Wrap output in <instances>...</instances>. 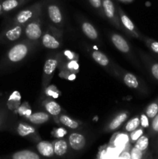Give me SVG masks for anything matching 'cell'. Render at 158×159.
Listing matches in <instances>:
<instances>
[{
  "instance_id": "cb8c5ba5",
  "label": "cell",
  "mask_w": 158,
  "mask_h": 159,
  "mask_svg": "<svg viewBox=\"0 0 158 159\" xmlns=\"http://www.w3.org/2000/svg\"><path fill=\"white\" fill-rule=\"evenodd\" d=\"M129 141V137L128 135L125 134H119L116 136V139L114 141V144L116 146V148L119 150H122V148H125L126 144Z\"/></svg>"
},
{
  "instance_id": "4fadbf2b",
  "label": "cell",
  "mask_w": 158,
  "mask_h": 159,
  "mask_svg": "<svg viewBox=\"0 0 158 159\" xmlns=\"http://www.w3.org/2000/svg\"><path fill=\"white\" fill-rule=\"evenodd\" d=\"M37 150L45 157H50L54 155V146L48 141H41L37 144Z\"/></svg>"
},
{
  "instance_id": "f35d334b",
  "label": "cell",
  "mask_w": 158,
  "mask_h": 159,
  "mask_svg": "<svg viewBox=\"0 0 158 159\" xmlns=\"http://www.w3.org/2000/svg\"><path fill=\"white\" fill-rule=\"evenodd\" d=\"M3 12L2 11V4H1V2H0V15Z\"/></svg>"
},
{
  "instance_id": "836d02e7",
  "label": "cell",
  "mask_w": 158,
  "mask_h": 159,
  "mask_svg": "<svg viewBox=\"0 0 158 159\" xmlns=\"http://www.w3.org/2000/svg\"><path fill=\"white\" fill-rule=\"evenodd\" d=\"M151 129L155 133H158V113L154 118L152 119Z\"/></svg>"
},
{
  "instance_id": "e0dca14e",
  "label": "cell",
  "mask_w": 158,
  "mask_h": 159,
  "mask_svg": "<svg viewBox=\"0 0 158 159\" xmlns=\"http://www.w3.org/2000/svg\"><path fill=\"white\" fill-rule=\"evenodd\" d=\"M12 159H40L37 154L31 152V151L24 150L17 152L14 153L12 156Z\"/></svg>"
},
{
  "instance_id": "5b68a950",
  "label": "cell",
  "mask_w": 158,
  "mask_h": 159,
  "mask_svg": "<svg viewBox=\"0 0 158 159\" xmlns=\"http://www.w3.org/2000/svg\"><path fill=\"white\" fill-rule=\"evenodd\" d=\"M24 33L27 39L31 41L39 40L42 36V30L38 19L28 23L25 28Z\"/></svg>"
},
{
  "instance_id": "d590c367",
  "label": "cell",
  "mask_w": 158,
  "mask_h": 159,
  "mask_svg": "<svg viewBox=\"0 0 158 159\" xmlns=\"http://www.w3.org/2000/svg\"><path fill=\"white\" fill-rule=\"evenodd\" d=\"M121 157L123 158L124 159H131V156H130V155L128 152H123V153H122Z\"/></svg>"
},
{
  "instance_id": "8fae6325",
  "label": "cell",
  "mask_w": 158,
  "mask_h": 159,
  "mask_svg": "<svg viewBox=\"0 0 158 159\" xmlns=\"http://www.w3.org/2000/svg\"><path fill=\"white\" fill-rule=\"evenodd\" d=\"M30 0H3L1 2L3 12H9L23 6Z\"/></svg>"
},
{
  "instance_id": "ba28073f",
  "label": "cell",
  "mask_w": 158,
  "mask_h": 159,
  "mask_svg": "<svg viewBox=\"0 0 158 159\" xmlns=\"http://www.w3.org/2000/svg\"><path fill=\"white\" fill-rule=\"evenodd\" d=\"M47 12L51 21L56 24H60L63 20L61 10L55 3H50L47 6Z\"/></svg>"
},
{
  "instance_id": "7a4b0ae2",
  "label": "cell",
  "mask_w": 158,
  "mask_h": 159,
  "mask_svg": "<svg viewBox=\"0 0 158 159\" xmlns=\"http://www.w3.org/2000/svg\"><path fill=\"white\" fill-rule=\"evenodd\" d=\"M30 46L28 43H15L8 51L6 56V62L9 64H15L21 61L27 56Z\"/></svg>"
},
{
  "instance_id": "ffe728a7",
  "label": "cell",
  "mask_w": 158,
  "mask_h": 159,
  "mask_svg": "<svg viewBox=\"0 0 158 159\" xmlns=\"http://www.w3.org/2000/svg\"><path fill=\"white\" fill-rule=\"evenodd\" d=\"M45 109L52 116H58L61 112V107L54 101H49L45 104Z\"/></svg>"
},
{
  "instance_id": "484cf974",
  "label": "cell",
  "mask_w": 158,
  "mask_h": 159,
  "mask_svg": "<svg viewBox=\"0 0 158 159\" xmlns=\"http://www.w3.org/2000/svg\"><path fill=\"white\" fill-rule=\"evenodd\" d=\"M139 126H140V118L136 116L127 122V124H125V130L127 132H132L138 129Z\"/></svg>"
},
{
  "instance_id": "8d00e7d4",
  "label": "cell",
  "mask_w": 158,
  "mask_h": 159,
  "mask_svg": "<svg viewBox=\"0 0 158 159\" xmlns=\"http://www.w3.org/2000/svg\"><path fill=\"white\" fill-rule=\"evenodd\" d=\"M3 122H4V116L2 113H0V129H1L2 126Z\"/></svg>"
},
{
  "instance_id": "44dd1931",
  "label": "cell",
  "mask_w": 158,
  "mask_h": 159,
  "mask_svg": "<svg viewBox=\"0 0 158 159\" xmlns=\"http://www.w3.org/2000/svg\"><path fill=\"white\" fill-rule=\"evenodd\" d=\"M123 82L129 88L137 89L139 87V82L138 79L132 73H126L123 76Z\"/></svg>"
},
{
  "instance_id": "9a60e30c",
  "label": "cell",
  "mask_w": 158,
  "mask_h": 159,
  "mask_svg": "<svg viewBox=\"0 0 158 159\" xmlns=\"http://www.w3.org/2000/svg\"><path fill=\"white\" fill-rule=\"evenodd\" d=\"M81 29L85 35L91 40H96L98 38V32L95 28L88 22H84L82 23Z\"/></svg>"
},
{
  "instance_id": "f1b7e54d",
  "label": "cell",
  "mask_w": 158,
  "mask_h": 159,
  "mask_svg": "<svg viewBox=\"0 0 158 159\" xmlns=\"http://www.w3.org/2000/svg\"><path fill=\"white\" fill-rule=\"evenodd\" d=\"M145 42L146 44L148 46V48H150L153 52L158 54V41L153 40H152V39L145 38Z\"/></svg>"
},
{
  "instance_id": "9c48e42d",
  "label": "cell",
  "mask_w": 158,
  "mask_h": 159,
  "mask_svg": "<svg viewBox=\"0 0 158 159\" xmlns=\"http://www.w3.org/2000/svg\"><path fill=\"white\" fill-rule=\"evenodd\" d=\"M111 40L112 43L114 44V46L119 51H121L122 53H125V54H127V53L129 52V45L128 44L126 40L122 36L117 34H113L111 37Z\"/></svg>"
},
{
  "instance_id": "ac0fdd59",
  "label": "cell",
  "mask_w": 158,
  "mask_h": 159,
  "mask_svg": "<svg viewBox=\"0 0 158 159\" xmlns=\"http://www.w3.org/2000/svg\"><path fill=\"white\" fill-rule=\"evenodd\" d=\"M93 59L101 66L106 67L109 65V60L105 54L99 51H94L91 53Z\"/></svg>"
},
{
  "instance_id": "7c38bea8",
  "label": "cell",
  "mask_w": 158,
  "mask_h": 159,
  "mask_svg": "<svg viewBox=\"0 0 158 159\" xmlns=\"http://www.w3.org/2000/svg\"><path fill=\"white\" fill-rule=\"evenodd\" d=\"M42 43L48 49H57L60 46V42L54 36L48 33L45 34L42 37Z\"/></svg>"
},
{
  "instance_id": "52a82bcc",
  "label": "cell",
  "mask_w": 158,
  "mask_h": 159,
  "mask_svg": "<svg viewBox=\"0 0 158 159\" xmlns=\"http://www.w3.org/2000/svg\"><path fill=\"white\" fill-rule=\"evenodd\" d=\"M58 65V61L55 57L48 58L43 66V84L49 83Z\"/></svg>"
},
{
  "instance_id": "d6986e66",
  "label": "cell",
  "mask_w": 158,
  "mask_h": 159,
  "mask_svg": "<svg viewBox=\"0 0 158 159\" xmlns=\"http://www.w3.org/2000/svg\"><path fill=\"white\" fill-rule=\"evenodd\" d=\"M36 130L33 127L28 124L20 123L17 127V133L21 137H26L29 134L35 133Z\"/></svg>"
},
{
  "instance_id": "f546056e",
  "label": "cell",
  "mask_w": 158,
  "mask_h": 159,
  "mask_svg": "<svg viewBox=\"0 0 158 159\" xmlns=\"http://www.w3.org/2000/svg\"><path fill=\"white\" fill-rule=\"evenodd\" d=\"M150 69L152 75L156 80L158 81V63L157 62H151L150 63Z\"/></svg>"
},
{
  "instance_id": "1f68e13d",
  "label": "cell",
  "mask_w": 158,
  "mask_h": 159,
  "mask_svg": "<svg viewBox=\"0 0 158 159\" xmlns=\"http://www.w3.org/2000/svg\"><path fill=\"white\" fill-rule=\"evenodd\" d=\"M142 151H140L139 149H138L137 148L134 147L131 151V159H141L142 158Z\"/></svg>"
},
{
  "instance_id": "4316f807",
  "label": "cell",
  "mask_w": 158,
  "mask_h": 159,
  "mask_svg": "<svg viewBox=\"0 0 158 159\" xmlns=\"http://www.w3.org/2000/svg\"><path fill=\"white\" fill-rule=\"evenodd\" d=\"M148 145H149V138H147V137L142 135V136H141L140 138L136 141L135 147L137 148L138 149H139V150L143 152V151H145L146 149L148 148Z\"/></svg>"
},
{
  "instance_id": "277c9868",
  "label": "cell",
  "mask_w": 158,
  "mask_h": 159,
  "mask_svg": "<svg viewBox=\"0 0 158 159\" xmlns=\"http://www.w3.org/2000/svg\"><path fill=\"white\" fill-rule=\"evenodd\" d=\"M23 33V26L21 25H12L11 27L5 30L0 34V42L9 43L13 42L20 39Z\"/></svg>"
},
{
  "instance_id": "6da1fadb",
  "label": "cell",
  "mask_w": 158,
  "mask_h": 159,
  "mask_svg": "<svg viewBox=\"0 0 158 159\" xmlns=\"http://www.w3.org/2000/svg\"><path fill=\"white\" fill-rule=\"evenodd\" d=\"M42 4L41 2H36L32 6L20 11L14 17L12 25H21L24 26L27 23L37 20L41 14L42 11Z\"/></svg>"
},
{
  "instance_id": "d4e9b609",
  "label": "cell",
  "mask_w": 158,
  "mask_h": 159,
  "mask_svg": "<svg viewBox=\"0 0 158 159\" xmlns=\"http://www.w3.org/2000/svg\"><path fill=\"white\" fill-rule=\"evenodd\" d=\"M158 113V99L152 102L148 107H147L145 111V114L148 116L149 119H153Z\"/></svg>"
},
{
  "instance_id": "e575fe53",
  "label": "cell",
  "mask_w": 158,
  "mask_h": 159,
  "mask_svg": "<svg viewBox=\"0 0 158 159\" xmlns=\"http://www.w3.org/2000/svg\"><path fill=\"white\" fill-rule=\"evenodd\" d=\"M67 134V131L63 128H58L55 131V134L57 138H61V137L64 136Z\"/></svg>"
},
{
  "instance_id": "603a6c76",
  "label": "cell",
  "mask_w": 158,
  "mask_h": 159,
  "mask_svg": "<svg viewBox=\"0 0 158 159\" xmlns=\"http://www.w3.org/2000/svg\"><path fill=\"white\" fill-rule=\"evenodd\" d=\"M59 121H60V124L71 129H76L79 127L78 122L72 120L67 115H60L59 116Z\"/></svg>"
},
{
  "instance_id": "7402d4cb",
  "label": "cell",
  "mask_w": 158,
  "mask_h": 159,
  "mask_svg": "<svg viewBox=\"0 0 158 159\" xmlns=\"http://www.w3.org/2000/svg\"><path fill=\"white\" fill-rule=\"evenodd\" d=\"M54 153L58 156L64 155L68 150V144L64 140H58L54 143Z\"/></svg>"
},
{
  "instance_id": "ab89813d",
  "label": "cell",
  "mask_w": 158,
  "mask_h": 159,
  "mask_svg": "<svg viewBox=\"0 0 158 159\" xmlns=\"http://www.w3.org/2000/svg\"><path fill=\"white\" fill-rule=\"evenodd\" d=\"M117 159H124V158H122V157L120 156V157H119V158H118Z\"/></svg>"
},
{
  "instance_id": "74e56055",
  "label": "cell",
  "mask_w": 158,
  "mask_h": 159,
  "mask_svg": "<svg viewBox=\"0 0 158 159\" xmlns=\"http://www.w3.org/2000/svg\"><path fill=\"white\" fill-rule=\"evenodd\" d=\"M119 1L122 2H131L133 0H119Z\"/></svg>"
},
{
  "instance_id": "30bf717a",
  "label": "cell",
  "mask_w": 158,
  "mask_h": 159,
  "mask_svg": "<svg viewBox=\"0 0 158 159\" xmlns=\"http://www.w3.org/2000/svg\"><path fill=\"white\" fill-rule=\"evenodd\" d=\"M69 143L71 147L74 150H81L85 146V137L79 133H72L69 137Z\"/></svg>"
},
{
  "instance_id": "4dcf8cb0",
  "label": "cell",
  "mask_w": 158,
  "mask_h": 159,
  "mask_svg": "<svg viewBox=\"0 0 158 159\" xmlns=\"http://www.w3.org/2000/svg\"><path fill=\"white\" fill-rule=\"evenodd\" d=\"M143 134V129H136V130L132 131L131 134H130V138H131L132 141H136Z\"/></svg>"
},
{
  "instance_id": "5bb4252c",
  "label": "cell",
  "mask_w": 158,
  "mask_h": 159,
  "mask_svg": "<svg viewBox=\"0 0 158 159\" xmlns=\"http://www.w3.org/2000/svg\"><path fill=\"white\" fill-rule=\"evenodd\" d=\"M50 120V116L44 112H37L31 114L29 120L34 124H43Z\"/></svg>"
},
{
  "instance_id": "2e32d148",
  "label": "cell",
  "mask_w": 158,
  "mask_h": 159,
  "mask_svg": "<svg viewBox=\"0 0 158 159\" xmlns=\"http://www.w3.org/2000/svg\"><path fill=\"white\" fill-rule=\"evenodd\" d=\"M128 117V114L127 113H122L120 114H119L118 116H116L110 122V124H108V130H116L117 128H119L124 122H125V120Z\"/></svg>"
},
{
  "instance_id": "8992f818",
  "label": "cell",
  "mask_w": 158,
  "mask_h": 159,
  "mask_svg": "<svg viewBox=\"0 0 158 159\" xmlns=\"http://www.w3.org/2000/svg\"><path fill=\"white\" fill-rule=\"evenodd\" d=\"M117 10L118 13H119V20H120L121 24H122V26H123V27L126 30L127 32H128L129 34H132L133 37H137V38H140L139 32L137 31L134 23H133V21L130 20L129 17L124 12V11L122 10L120 7H117Z\"/></svg>"
},
{
  "instance_id": "83f0119b",
  "label": "cell",
  "mask_w": 158,
  "mask_h": 159,
  "mask_svg": "<svg viewBox=\"0 0 158 159\" xmlns=\"http://www.w3.org/2000/svg\"><path fill=\"white\" fill-rule=\"evenodd\" d=\"M88 2H89L90 5L93 8H94V9L99 11L101 15L105 16L103 11V6H102V0H88Z\"/></svg>"
},
{
  "instance_id": "3957f363",
  "label": "cell",
  "mask_w": 158,
  "mask_h": 159,
  "mask_svg": "<svg viewBox=\"0 0 158 159\" xmlns=\"http://www.w3.org/2000/svg\"><path fill=\"white\" fill-rule=\"evenodd\" d=\"M102 6H103L104 14L106 18L112 23V24L117 28H120V20L119 17L118 11L114 3L112 0H102Z\"/></svg>"
},
{
  "instance_id": "d6a6232c",
  "label": "cell",
  "mask_w": 158,
  "mask_h": 159,
  "mask_svg": "<svg viewBox=\"0 0 158 159\" xmlns=\"http://www.w3.org/2000/svg\"><path fill=\"white\" fill-rule=\"evenodd\" d=\"M140 124L143 127V128H146L150 126V122H149L148 116L146 114H142L140 116Z\"/></svg>"
}]
</instances>
